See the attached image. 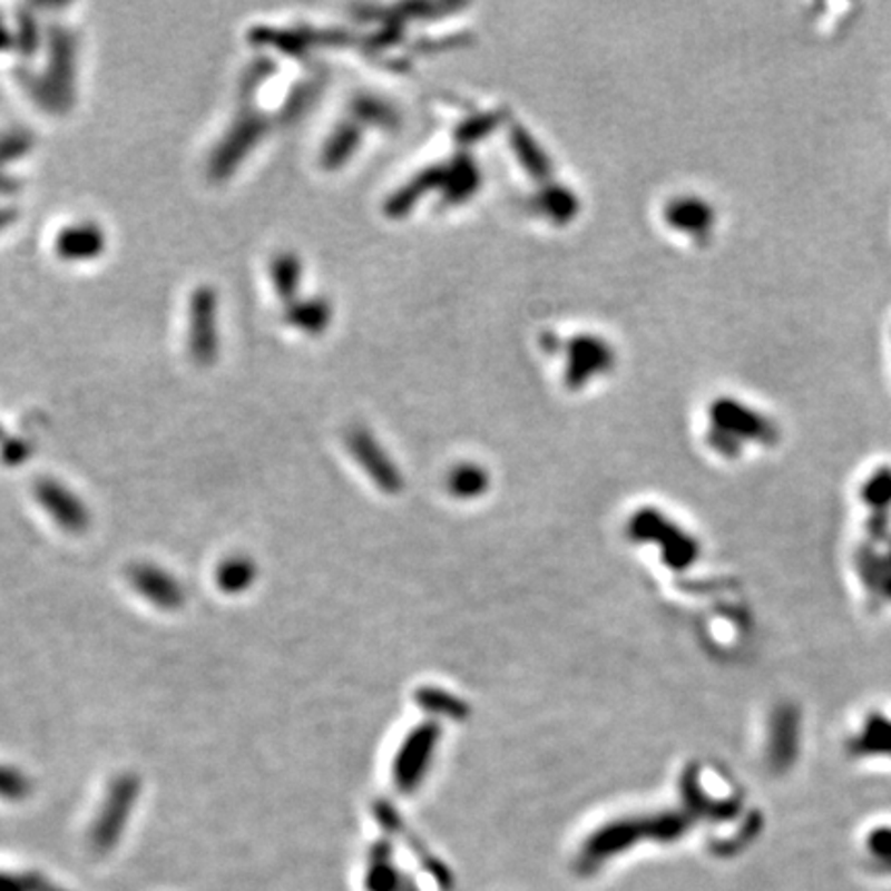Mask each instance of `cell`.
<instances>
[{
	"instance_id": "cell-1",
	"label": "cell",
	"mask_w": 891,
	"mask_h": 891,
	"mask_svg": "<svg viewBox=\"0 0 891 891\" xmlns=\"http://www.w3.org/2000/svg\"><path fill=\"white\" fill-rule=\"evenodd\" d=\"M193 314H195V339H193V345H195V351L200 355V358H209L210 353H213V331H209L210 324H213V300H210L209 293H196L195 300V307H193Z\"/></svg>"
},
{
	"instance_id": "cell-2",
	"label": "cell",
	"mask_w": 891,
	"mask_h": 891,
	"mask_svg": "<svg viewBox=\"0 0 891 891\" xmlns=\"http://www.w3.org/2000/svg\"><path fill=\"white\" fill-rule=\"evenodd\" d=\"M856 753H891V724L883 721L881 716H873L866 723V731L861 738L854 743Z\"/></svg>"
}]
</instances>
